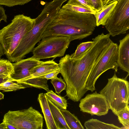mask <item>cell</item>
<instances>
[{
  "instance_id": "cell-1",
  "label": "cell",
  "mask_w": 129,
  "mask_h": 129,
  "mask_svg": "<svg viewBox=\"0 0 129 129\" xmlns=\"http://www.w3.org/2000/svg\"><path fill=\"white\" fill-rule=\"evenodd\" d=\"M110 36L102 33L92 39L91 46L76 59L69 54L60 59L58 64L67 84L66 96L68 99L78 102L87 91L85 88L87 80L101 53L112 42Z\"/></svg>"
},
{
  "instance_id": "cell-2",
  "label": "cell",
  "mask_w": 129,
  "mask_h": 129,
  "mask_svg": "<svg viewBox=\"0 0 129 129\" xmlns=\"http://www.w3.org/2000/svg\"><path fill=\"white\" fill-rule=\"evenodd\" d=\"M96 26L94 14L77 13L62 7L41 38L63 36L68 37L71 42L81 40L92 35Z\"/></svg>"
},
{
  "instance_id": "cell-3",
  "label": "cell",
  "mask_w": 129,
  "mask_h": 129,
  "mask_svg": "<svg viewBox=\"0 0 129 129\" xmlns=\"http://www.w3.org/2000/svg\"><path fill=\"white\" fill-rule=\"evenodd\" d=\"M35 22V19L19 14L15 16L10 23L0 30V43L8 59L33 27Z\"/></svg>"
},
{
  "instance_id": "cell-4",
  "label": "cell",
  "mask_w": 129,
  "mask_h": 129,
  "mask_svg": "<svg viewBox=\"0 0 129 129\" xmlns=\"http://www.w3.org/2000/svg\"><path fill=\"white\" fill-rule=\"evenodd\" d=\"M127 78H118L115 72L112 77L108 79L107 84L99 92L105 96L109 109L116 115L128 105L129 83Z\"/></svg>"
},
{
  "instance_id": "cell-5",
  "label": "cell",
  "mask_w": 129,
  "mask_h": 129,
  "mask_svg": "<svg viewBox=\"0 0 129 129\" xmlns=\"http://www.w3.org/2000/svg\"><path fill=\"white\" fill-rule=\"evenodd\" d=\"M118 45L113 41L102 52L96 61L87 80L85 88L92 92L95 90V84L98 79L104 72L110 69L117 72V62Z\"/></svg>"
},
{
  "instance_id": "cell-6",
  "label": "cell",
  "mask_w": 129,
  "mask_h": 129,
  "mask_svg": "<svg viewBox=\"0 0 129 129\" xmlns=\"http://www.w3.org/2000/svg\"><path fill=\"white\" fill-rule=\"evenodd\" d=\"M3 122L17 129H43V127L42 115L32 106L21 110L9 111L4 115Z\"/></svg>"
},
{
  "instance_id": "cell-7",
  "label": "cell",
  "mask_w": 129,
  "mask_h": 129,
  "mask_svg": "<svg viewBox=\"0 0 129 129\" xmlns=\"http://www.w3.org/2000/svg\"><path fill=\"white\" fill-rule=\"evenodd\" d=\"M41 39L32 51L31 57L39 60L63 56L71 42L68 37L63 36H50Z\"/></svg>"
},
{
  "instance_id": "cell-8",
  "label": "cell",
  "mask_w": 129,
  "mask_h": 129,
  "mask_svg": "<svg viewBox=\"0 0 129 129\" xmlns=\"http://www.w3.org/2000/svg\"><path fill=\"white\" fill-rule=\"evenodd\" d=\"M104 26L114 37L126 33L129 29V0H119Z\"/></svg>"
},
{
  "instance_id": "cell-9",
  "label": "cell",
  "mask_w": 129,
  "mask_h": 129,
  "mask_svg": "<svg viewBox=\"0 0 129 129\" xmlns=\"http://www.w3.org/2000/svg\"><path fill=\"white\" fill-rule=\"evenodd\" d=\"M79 101V107L80 111L92 115H105L110 109L105 96L96 91L87 94Z\"/></svg>"
},
{
  "instance_id": "cell-10",
  "label": "cell",
  "mask_w": 129,
  "mask_h": 129,
  "mask_svg": "<svg viewBox=\"0 0 129 129\" xmlns=\"http://www.w3.org/2000/svg\"><path fill=\"white\" fill-rule=\"evenodd\" d=\"M43 61L31 57L25 59H21L12 63L14 72L11 77L13 80V82L17 83L30 76V70Z\"/></svg>"
},
{
  "instance_id": "cell-11",
  "label": "cell",
  "mask_w": 129,
  "mask_h": 129,
  "mask_svg": "<svg viewBox=\"0 0 129 129\" xmlns=\"http://www.w3.org/2000/svg\"><path fill=\"white\" fill-rule=\"evenodd\" d=\"M117 62L118 67L129 75V34L119 41Z\"/></svg>"
},
{
  "instance_id": "cell-12",
  "label": "cell",
  "mask_w": 129,
  "mask_h": 129,
  "mask_svg": "<svg viewBox=\"0 0 129 129\" xmlns=\"http://www.w3.org/2000/svg\"><path fill=\"white\" fill-rule=\"evenodd\" d=\"M54 59L43 61L40 64L33 67L29 70L30 76L20 81L17 83H19L22 81L42 76L60 69L58 64L54 61Z\"/></svg>"
},
{
  "instance_id": "cell-13",
  "label": "cell",
  "mask_w": 129,
  "mask_h": 129,
  "mask_svg": "<svg viewBox=\"0 0 129 129\" xmlns=\"http://www.w3.org/2000/svg\"><path fill=\"white\" fill-rule=\"evenodd\" d=\"M37 100L44 115L46 128L57 129L45 93H40L38 94Z\"/></svg>"
},
{
  "instance_id": "cell-14",
  "label": "cell",
  "mask_w": 129,
  "mask_h": 129,
  "mask_svg": "<svg viewBox=\"0 0 129 129\" xmlns=\"http://www.w3.org/2000/svg\"><path fill=\"white\" fill-rule=\"evenodd\" d=\"M117 2V1H115L103 6L101 10L96 12L94 14L96 20V26L104 25Z\"/></svg>"
},
{
  "instance_id": "cell-15",
  "label": "cell",
  "mask_w": 129,
  "mask_h": 129,
  "mask_svg": "<svg viewBox=\"0 0 129 129\" xmlns=\"http://www.w3.org/2000/svg\"><path fill=\"white\" fill-rule=\"evenodd\" d=\"M47 100L53 117L57 129H70L60 109L50 100Z\"/></svg>"
},
{
  "instance_id": "cell-16",
  "label": "cell",
  "mask_w": 129,
  "mask_h": 129,
  "mask_svg": "<svg viewBox=\"0 0 129 129\" xmlns=\"http://www.w3.org/2000/svg\"><path fill=\"white\" fill-rule=\"evenodd\" d=\"M62 7L80 13L94 14L97 12L85 6L77 0H69Z\"/></svg>"
},
{
  "instance_id": "cell-17",
  "label": "cell",
  "mask_w": 129,
  "mask_h": 129,
  "mask_svg": "<svg viewBox=\"0 0 129 129\" xmlns=\"http://www.w3.org/2000/svg\"><path fill=\"white\" fill-rule=\"evenodd\" d=\"M70 129H84L80 121L74 114L66 109H60Z\"/></svg>"
},
{
  "instance_id": "cell-18",
  "label": "cell",
  "mask_w": 129,
  "mask_h": 129,
  "mask_svg": "<svg viewBox=\"0 0 129 129\" xmlns=\"http://www.w3.org/2000/svg\"><path fill=\"white\" fill-rule=\"evenodd\" d=\"M84 126L86 129H120L113 124L106 123L98 119L92 118L85 121Z\"/></svg>"
},
{
  "instance_id": "cell-19",
  "label": "cell",
  "mask_w": 129,
  "mask_h": 129,
  "mask_svg": "<svg viewBox=\"0 0 129 129\" xmlns=\"http://www.w3.org/2000/svg\"><path fill=\"white\" fill-rule=\"evenodd\" d=\"M48 80L41 78H35L22 81L21 84L27 87H34L40 89H43L46 91L50 90L47 84Z\"/></svg>"
},
{
  "instance_id": "cell-20",
  "label": "cell",
  "mask_w": 129,
  "mask_h": 129,
  "mask_svg": "<svg viewBox=\"0 0 129 129\" xmlns=\"http://www.w3.org/2000/svg\"><path fill=\"white\" fill-rule=\"evenodd\" d=\"M47 99L53 103L60 109H66L68 107L67 101L64 97L58 95L52 90L45 93Z\"/></svg>"
},
{
  "instance_id": "cell-21",
  "label": "cell",
  "mask_w": 129,
  "mask_h": 129,
  "mask_svg": "<svg viewBox=\"0 0 129 129\" xmlns=\"http://www.w3.org/2000/svg\"><path fill=\"white\" fill-rule=\"evenodd\" d=\"M13 82L8 80L0 84V91L2 90L3 92H8L16 91L27 87L22 84Z\"/></svg>"
},
{
  "instance_id": "cell-22",
  "label": "cell",
  "mask_w": 129,
  "mask_h": 129,
  "mask_svg": "<svg viewBox=\"0 0 129 129\" xmlns=\"http://www.w3.org/2000/svg\"><path fill=\"white\" fill-rule=\"evenodd\" d=\"M14 72L12 63L8 60L0 58V74L11 77Z\"/></svg>"
},
{
  "instance_id": "cell-23",
  "label": "cell",
  "mask_w": 129,
  "mask_h": 129,
  "mask_svg": "<svg viewBox=\"0 0 129 129\" xmlns=\"http://www.w3.org/2000/svg\"><path fill=\"white\" fill-rule=\"evenodd\" d=\"M119 122L123 125V128L129 129V106L120 111L117 114Z\"/></svg>"
},
{
  "instance_id": "cell-24",
  "label": "cell",
  "mask_w": 129,
  "mask_h": 129,
  "mask_svg": "<svg viewBox=\"0 0 129 129\" xmlns=\"http://www.w3.org/2000/svg\"><path fill=\"white\" fill-rule=\"evenodd\" d=\"M93 42L92 41L80 44L77 46L75 52L70 55L72 59H75L79 57L91 46Z\"/></svg>"
},
{
  "instance_id": "cell-25",
  "label": "cell",
  "mask_w": 129,
  "mask_h": 129,
  "mask_svg": "<svg viewBox=\"0 0 129 129\" xmlns=\"http://www.w3.org/2000/svg\"><path fill=\"white\" fill-rule=\"evenodd\" d=\"M50 82L54 88L55 93L58 95L62 91L66 90V83L61 77L59 78L56 77L51 80Z\"/></svg>"
},
{
  "instance_id": "cell-26",
  "label": "cell",
  "mask_w": 129,
  "mask_h": 129,
  "mask_svg": "<svg viewBox=\"0 0 129 129\" xmlns=\"http://www.w3.org/2000/svg\"><path fill=\"white\" fill-rule=\"evenodd\" d=\"M32 0H0V5H3L9 7L18 5H23Z\"/></svg>"
},
{
  "instance_id": "cell-27",
  "label": "cell",
  "mask_w": 129,
  "mask_h": 129,
  "mask_svg": "<svg viewBox=\"0 0 129 129\" xmlns=\"http://www.w3.org/2000/svg\"><path fill=\"white\" fill-rule=\"evenodd\" d=\"M60 69L38 77L45 78L48 80L49 79L51 80L57 77L58 75L60 73Z\"/></svg>"
},
{
  "instance_id": "cell-28",
  "label": "cell",
  "mask_w": 129,
  "mask_h": 129,
  "mask_svg": "<svg viewBox=\"0 0 129 129\" xmlns=\"http://www.w3.org/2000/svg\"><path fill=\"white\" fill-rule=\"evenodd\" d=\"M94 8V10L98 12L103 8V5L101 0H90Z\"/></svg>"
},
{
  "instance_id": "cell-29",
  "label": "cell",
  "mask_w": 129,
  "mask_h": 129,
  "mask_svg": "<svg viewBox=\"0 0 129 129\" xmlns=\"http://www.w3.org/2000/svg\"><path fill=\"white\" fill-rule=\"evenodd\" d=\"M7 15L5 13V10L3 7L0 5V23L3 20L7 22Z\"/></svg>"
},
{
  "instance_id": "cell-30",
  "label": "cell",
  "mask_w": 129,
  "mask_h": 129,
  "mask_svg": "<svg viewBox=\"0 0 129 129\" xmlns=\"http://www.w3.org/2000/svg\"><path fill=\"white\" fill-rule=\"evenodd\" d=\"M77 0L85 6L94 10L92 4L90 0Z\"/></svg>"
},
{
  "instance_id": "cell-31",
  "label": "cell",
  "mask_w": 129,
  "mask_h": 129,
  "mask_svg": "<svg viewBox=\"0 0 129 129\" xmlns=\"http://www.w3.org/2000/svg\"><path fill=\"white\" fill-rule=\"evenodd\" d=\"M8 80L13 82L11 77L0 74V84Z\"/></svg>"
},
{
  "instance_id": "cell-32",
  "label": "cell",
  "mask_w": 129,
  "mask_h": 129,
  "mask_svg": "<svg viewBox=\"0 0 129 129\" xmlns=\"http://www.w3.org/2000/svg\"><path fill=\"white\" fill-rule=\"evenodd\" d=\"M0 129H7L6 123L4 122L0 124Z\"/></svg>"
},
{
  "instance_id": "cell-33",
  "label": "cell",
  "mask_w": 129,
  "mask_h": 129,
  "mask_svg": "<svg viewBox=\"0 0 129 129\" xmlns=\"http://www.w3.org/2000/svg\"><path fill=\"white\" fill-rule=\"evenodd\" d=\"M4 54H5L4 50L1 44L0 43V58Z\"/></svg>"
},
{
  "instance_id": "cell-34",
  "label": "cell",
  "mask_w": 129,
  "mask_h": 129,
  "mask_svg": "<svg viewBox=\"0 0 129 129\" xmlns=\"http://www.w3.org/2000/svg\"><path fill=\"white\" fill-rule=\"evenodd\" d=\"M6 124L7 129H17L16 127L11 124L8 123H6Z\"/></svg>"
},
{
  "instance_id": "cell-35",
  "label": "cell",
  "mask_w": 129,
  "mask_h": 129,
  "mask_svg": "<svg viewBox=\"0 0 129 129\" xmlns=\"http://www.w3.org/2000/svg\"><path fill=\"white\" fill-rule=\"evenodd\" d=\"M118 0H108L106 4L103 6H106L116 1H118Z\"/></svg>"
},
{
  "instance_id": "cell-36",
  "label": "cell",
  "mask_w": 129,
  "mask_h": 129,
  "mask_svg": "<svg viewBox=\"0 0 129 129\" xmlns=\"http://www.w3.org/2000/svg\"><path fill=\"white\" fill-rule=\"evenodd\" d=\"M4 94L0 91V100L4 99Z\"/></svg>"
},
{
  "instance_id": "cell-37",
  "label": "cell",
  "mask_w": 129,
  "mask_h": 129,
  "mask_svg": "<svg viewBox=\"0 0 129 129\" xmlns=\"http://www.w3.org/2000/svg\"><path fill=\"white\" fill-rule=\"evenodd\" d=\"M108 0H101L103 6L107 3Z\"/></svg>"
}]
</instances>
